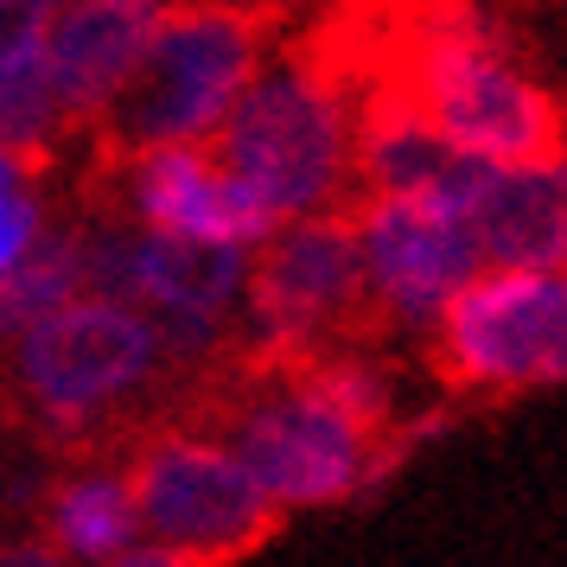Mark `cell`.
Here are the masks:
<instances>
[{
    "instance_id": "obj_11",
    "label": "cell",
    "mask_w": 567,
    "mask_h": 567,
    "mask_svg": "<svg viewBox=\"0 0 567 567\" xmlns=\"http://www.w3.org/2000/svg\"><path fill=\"white\" fill-rule=\"evenodd\" d=\"M134 529L141 523V497L134 478L122 472H78L45 497V542L71 561H128L134 555Z\"/></svg>"
},
{
    "instance_id": "obj_7",
    "label": "cell",
    "mask_w": 567,
    "mask_h": 567,
    "mask_svg": "<svg viewBox=\"0 0 567 567\" xmlns=\"http://www.w3.org/2000/svg\"><path fill=\"white\" fill-rule=\"evenodd\" d=\"M358 243L383 312L414 332H434L453 293L485 268L465 217L427 205V198H370L358 210Z\"/></svg>"
},
{
    "instance_id": "obj_13",
    "label": "cell",
    "mask_w": 567,
    "mask_h": 567,
    "mask_svg": "<svg viewBox=\"0 0 567 567\" xmlns=\"http://www.w3.org/2000/svg\"><path fill=\"white\" fill-rule=\"evenodd\" d=\"M0 217H7L0 268H13V261L39 243V230H45V224H39V198H32V166L27 159H7V198H0Z\"/></svg>"
},
{
    "instance_id": "obj_9",
    "label": "cell",
    "mask_w": 567,
    "mask_h": 567,
    "mask_svg": "<svg viewBox=\"0 0 567 567\" xmlns=\"http://www.w3.org/2000/svg\"><path fill=\"white\" fill-rule=\"evenodd\" d=\"M159 0H64L52 20V83L64 96L71 134H90L122 103L159 32Z\"/></svg>"
},
{
    "instance_id": "obj_6",
    "label": "cell",
    "mask_w": 567,
    "mask_h": 567,
    "mask_svg": "<svg viewBox=\"0 0 567 567\" xmlns=\"http://www.w3.org/2000/svg\"><path fill=\"white\" fill-rule=\"evenodd\" d=\"M453 395H516L567 377V268H478L427 338Z\"/></svg>"
},
{
    "instance_id": "obj_5",
    "label": "cell",
    "mask_w": 567,
    "mask_h": 567,
    "mask_svg": "<svg viewBox=\"0 0 567 567\" xmlns=\"http://www.w3.org/2000/svg\"><path fill=\"white\" fill-rule=\"evenodd\" d=\"M166 358V338L147 307L128 300H64L20 332V389L39 434L83 453L90 421L147 383Z\"/></svg>"
},
{
    "instance_id": "obj_10",
    "label": "cell",
    "mask_w": 567,
    "mask_h": 567,
    "mask_svg": "<svg viewBox=\"0 0 567 567\" xmlns=\"http://www.w3.org/2000/svg\"><path fill=\"white\" fill-rule=\"evenodd\" d=\"M465 230L485 268H567V154L561 159H491Z\"/></svg>"
},
{
    "instance_id": "obj_12",
    "label": "cell",
    "mask_w": 567,
    "mask_h": 567,
    "mask_svg": "<svg viewBox=\"0 0 567 567\" xmlns=\"http://www.w3.org/2000/svg\"><path fill=\"white\" fill-rule=\"evenodd\" d=\"M83 281H90V236L39 230V243L7 268V332L20 338L32 319H45L52 307L78 300Z\"/></svg>"
},
{
    "instance_id": "obj_4",
    "label": "cell",
    "mask_w": 567,
    "mask_h": 567,
    "mask_svg": "<svg viewBox=\"0 0 567 567\" xmlns=\"http://www.w3.org/2000/svg\"><path fill=\"white\" fill-rule=\"evenodd\" d=\"M128 478L147 536L173 561H249L281 529V497L230 440L166 414L128 427Z\"/></svg>"
},
{
    "instance_id": "obj_1",
    "label": "cell",
    "mask_w": 567,
    "mask_h": 567,
    "mask_svg": "<svg viewBox=\"0 0 567 567\" xmlns=\"http://www.w3.org/2000/svg\"><path fill=\"white\" fill-rule=\"evenodd\" d=\"M210 154L256 192L268 210L312 217V210H351L358 192V96L344 90L332 64L293 39L275 71H261L224 128L210 134Z\"/></svg>"
},
{
    "instance_id": "obj_8",
    "label": "cell",
    "mask_w": 567,
    "mask_h": 567,
    "mask_svg": "<svg viewBox=\"0 0 567 567\" xmlns=\"http://www.w3.org/2000/svg\"><path fill=\"white\" fill-rule=\"evenodd\" d=\"M96 179L128 185L122 192L128 210L154 230L210 236V243H236V249L268 243L281 230V210L261 205L256 192L198 141H173V147H147V154H122V159L96 154Z\"/></svg>"
},
{
    "instance_id": "obj_3",
    "label": "cell",
    "mask_w": 567,
    "mask_h": 567,
    "mask_svg": "<svg viewBox=\"0 0 567 567\" xmlns=\"http://www.w3.org/2000/svg\"><path fill=\"white\" fill-rule=\"evenodd\" d=\"M395 319L383 312L363 268L358 217L312 210L287 217L249 268V338L243 351L261 363H307L326 351H363Z\"/></svg>"
},
{
    "instance_id": "obj_2",
    "label": "cell",
    "mask_w": 567,
    "mask_h": 567,
    "mask_svg": "<svg viewBox=\"0 0 567 567\" xmlns=\"http://www.w3.org/2000/svg\"><path fill=\"white\" fill-rule=\"evenodd\" d=\"M268 39H275L268 0H173L159 13L147 64L109 109V122L90 134V147L122 159L173 141H210L236 96L261 78Z\"/></svg>"
}]
</instances>
